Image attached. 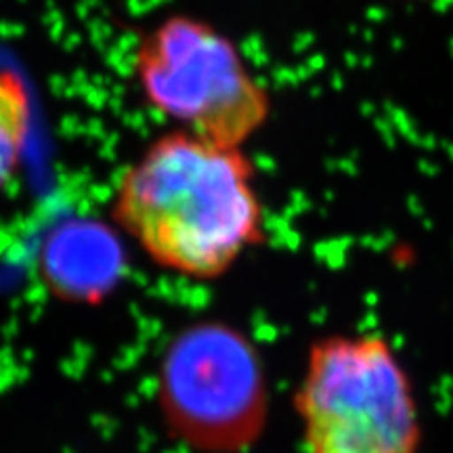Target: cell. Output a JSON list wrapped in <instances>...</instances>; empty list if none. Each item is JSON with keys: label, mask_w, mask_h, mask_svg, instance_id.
<instances>
[{"label": "cell", "mask_w": 453, "mask_h": 453, "mask_svg": "<svg viewBox=\"0 0 453 453\" xmlns=\"http://www.w3.org/2000/svg\"><path fill=\"white\" fill-rule=\"evenodd\" d=\"M157 396L170 433L203 453L246 449L269 416L267 373L257 347L220 321L189 326L168 344Z\"/></svg>", "instance_id": "obj_4"}, {"label": "cell", "mask_w": 453, "mask_h": 453, "mask_svg": "<svg viewBox=\"0 0 453 453\" xmlns=\"http://www.w3.org/2000/svg\"><path fill=\"white\" fill-rule=\"evenodd\" d=\"M307 453H418L410 376L378 334L326 336L311 347L296 395Z\"/></svg>", "instance_id": "obj_3"}, {"label": "cell", "mask_w": 453, "mask_h": 453, "mask_svg": "<svg viewBox=\"0 0 453 453\" xmlns=\"http://www.w3.org/2000/svg\"><path fill=\"white\" fill-rule=\"evenodd\" d=\"M34 124V104L19 72L0 67V194L24 164Z\"/></svg>", "instance_id": "obj_5"}, {"label": "cell", "mask_w": 453, "mask_h": 453, "mask_svg": "<svg viewBox=\"0 0 453 453\" xmlns=\"http://www.w3.org/2000/svg\"><path fill=\"white\" fill-rule=\"evenodd\" d=\"M141 97L174 128L223 147H243L269 122L273 99L225 32L202 17L173 13L133 50Z\"/></svg>", "instance_id": "obj_2"}, {"label": "cell", "mask_w": 453, "mask_h": 453, "mask_svg": "<svg viewBox=\"0 0 453 453\" xmlns=\"http://www.w3.org/2000/svg\"><path fill=\"white\" fill-rule=\"evenodd\" d=\"M110 219L156 267L200 281L229 273L267 237L257 166L243 147L180 128L156 137L122 170Z\"/></svg>", "instance_id": "obj_1"}]
</instances>
